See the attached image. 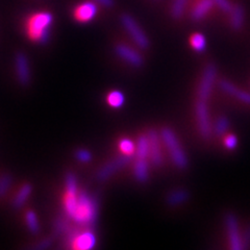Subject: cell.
Instances as JSON below:
<instances>
[{
	"label": "cell",
	"mask_w": 250,
	"mask_h": 250,
	"mask_svg": "<svg viewBox=\"0 0 250 250\" xmlns=\"http://www.w3.org/2000/svg\"><path fill=\"white\" fill-rule=\"evenodd\" d=\"M65 212L69 218L81 225L91 224L97 217V203L87 193H66Z\"/></svg>",
	"instance_id": "obj_1"
},
{
	"label": "cell",
	"mask_w": 250,
	"mask_h": 250,
	"mask_svg": "<svg viewBox=\"0 0 250 250\" xmlns=\"http://www.w3.org/2000/svg\"><path fill=\"white\" fill-rule=\"evenodd\" d=\"M190 44L192 46V48L194 50H196L198 52H202L203 50L206 49V46H207V40L205 36L202 34L196 33L191 36L190 38Z\"/></svg>",
	"instance_id": "obj_22"
},
{
	"label": "cell",
	"mask_w": 250,
	"mask_h": 250,
	"mask_svg": "<svg viewBox=\"0 0 250 250\" xmlns=\"http://www.w3.org/2000/svg\"><path fill=\"white\" fill-rule=\"evenodd\" d=\"M66 193H77L76 178L73 174H68L66 177Z\"/></svg>",
	"instance_id": "obj_28"
},
{
	"label": "cell",
	"mask_w": 250,
	"mask_h": 250,
	"mask_svg": "<svg viewBox=\"0 0 250 250\" xmlns=\"http://www.w3.org/2000/svg\"><path fill=\"white\" fill-rule=\"evenodd\" d=\"M161 139L165 143L174 165L179 169H185L188 166V159L174 132L168 127L163 128L161 131Z\"/></svg>",
	"instance_id": "obj_3"
},
{
	"label": "cell",
	"mask_w": 250,
	"mask_h": 250,
	"mask_svg": "<svg viewBox=\"0 0 250 250\" xmlns=\"http://www.w3.org/2000/svg\"><path fill=\"white\" fill-rule=\"evenodd\" d=\"M50 245H51V240L50 239H46V240H43L41 242H39V243L36 246H34V248L41 250V249L48 248Z\"/></svg>",
	"instance_id": "obj_34"
},
{
	"label": "cell",
	"mask_w": 250,
	"mask_h": 250,
	"mask_svg": "<svg viewBox=\"0 0 250 250\" xmlns=\"http://www.w3.org/2000/svg\"><path fill=\"white\" fill-rule=\"evenodd\" d=\"M213 2L224 13H229L232 7V4L229 0H213Z\"/></svg>",
	"instance_id": "obj_31"
},
{
	"label": "cell",
	"mask_w": 250,
	"mask_h": 250,
	"mask_svg": "<svg viewBox=\"0 0 250 250\" xmlns=\"http://www.w3.org/2000/svg\"><path fill=\"white\" fill-rule=\"evenodd\" d=\"M52 23V15L48 12L37 13L27 20L26 31L33 41L44 44L49 40V27Z\"/></svg>",
	"instance_id": "obj_2"
},
{
	"label": "cell",
	"mask_w": 250,
	"mask_h": 250,
	"mask_svg": "<svg viewBox=\"0 0 250 250\" xmlns=\"http://www.w3.org/2000/svg\"><path fill=\"white\" fill-rule=\"evenodd\" d=\"M219 87H220V89L226 94H229V95L241 101L242 104L250 105V93L238 88L237 85H234L232 83L226 80H222L219 82Z\"/></svg>",
	"instance_id": "obj_14"
},
{
	"label": "cell",
	"mask_w": 250,
	"mask_h": 250,
	"mask_svg": "<svg viewBox=\"0 0 250 250\" xmlns=\"http://www.w3.org/2000/svg\"><path fill=\"white\" fill-rule=\"evenodd\" d=\"M15 68L17 80L21 85H27L30 83V66L26 54L18 52L15 58Z\"/></svg>",
	"instance_id": "obj_10"
},
{
	"label": "cell",
	"mask_w": 250,
	"mask_h": 250,
	"mask_svg": "<svg viewBox=\"0 0 250 250\" xmlns=\"http://www.w3.org/2000/svg\"><path fill=\"white\" fill-rule=\"evenodd\" d=\"M148 143H149V158L154 166L160 167L163 164V153L161 146V136L153 129L147 134Z\"/></svg>",
	"instance_id": "obj_11"
},
{
	"label": "cell",
	"mask_w": 250,
	"mask_h": 250,
	"mask_svg": "<svg viewBox=\"0 0 250 250\" xmlns=\"http://www.w3.org/2000/svg\"><path fill=\"white\" fill-rule=\"evenodd\" d=\"M106 101L109 106L114 108H119L124 104V95L120 91H112L107 95Z\"/></svg>",
	"instance_id": "obj_23"
},
{
	"label": "cell",
	"mask_w": 250,
	"mask_h": 250,
	"mask_svg": "<svg viewBox=\"0 0 250 250\" xmlns=\"http://www.w3.org/2000/svg\"><path fill=\"white\" fill-rule=\"evenodd\" d=\"M136 156L139 159L149 158V143L147 136H140L136 145Z\"/></svg>",
	"instance_id": "obj_20"
},
{
	"label": "cell",
	"mask_w": 250,
	"mask_h": 250,
	"mask_svg": "<svg viewBox=\"0 0 250 250\" xmlns=\"http://www.w3.org/2000/svg\"><path fill=\"white\" fill-rule=\"evenodd\" d=\"M121 24L127 34L131 38V40L136 43L141 49H147L149 47V40L143 31V29L139 26L137 21L131 17L130 15L123 14L121 16Z\"/></svg>",
	"instance_id": "obj_4"
},
{
	"label": "cell",
	"mask_w": 250,
	"mask_h": 250,
	"mask_svg": "<svg viewBox=\"0 0 250 250\" xmlns=\"http://www.w3.org/2000/svg\"><path fill=\"white\" fill-rule=\"evenodd\" d=\"M25 220L28 229L33 232V233H38L39 230H40V225H39V221L37 215L33 212V210H28L25 215Z\"/></svg>",
	"instance_id": "obj_25"
},
{
	"label": "cell",
	"mask_w": 250,
	"mask_h": 250,
	"mask_svg": "<svg viewBox=\"0 0 250 250\" xmlns=\"http://www.w3.org/2000/svg\"><path fill=\"white\" fill-rule=\"evenodd\" d=\"M134 174L138 182L145 183L149 177V167H148L147 159L137 158L134 165Z\"/></svg>",
	"instance_id": "obj_17"
},
{
	"label": "cell",
	"mask_w": 250,
	"mask_h": 250,
	"mask_svg": "<svg viewBox=\"0 0 250 250\" xmlns=\"http://www.w3.org/2000/svg\"><path fill=\"white\" fill-rule=\"evenodd\" d=\"M97 14V5L95 2L85 1L81 4H78L74 11L73 16L74 19L81 23H87L94 19Z\"/></svg>",
	"instance_id": "obj_12"
},
{
	"label": "cell",
	"mask_w": 250,
	"mask_h": 250,
	"mask_svg": "<svg viewBox=\"0 0 250 250\" xmlns=\"http://www.w3.org/2000/svg\"><path fill=\"white\" fill-rule=\"evenodd\" d=\"M31 192H33V187H31L29 184L23 185L18 193L15 195V197L13 199V207L14 208H21L23 206L25 205L27 199L29 198Z\"/></svg>",
	"instance_id": "obj_18"
},
{
	"label": "cell",
	"mask_w": 250,
	"mask_h": 250,
	"mask_svg": "<svg viewBox=\"0 0 250 250\" xmlns=\"http://www.w3.org/2000/svg\"><path fill=\"white\" fill-rule=\"evenodd\" d=\"M245 12L241 4L232 5L229 12V25L233 30H240L244 25Z\"/></svg>",
	"instance_id": "obj_16"
},
{
	"label": "cell",
	"mask_w": 250,
	"mask_h": 250,
	"mask_svg": "<svg viewBox=\"0 0 250 250\" xmlns=\"http://www.w3.org/2000/svg\"><path fill=\"white\" fill-rule=\"evenodd\" d=\"M115 52L120 59H122L124 62H126L127 64L134 67L139 68L142 66L144 62L143 57L141 56L137 50L132 49L131 47H129L126 44H117L115 46Z\"/></svg>",
	"instance_id": "obj_9"
},
{
	"label": "cell",
	"mask_w": 250,
	"mask_h": 250,
	"mask_svg": "<svg viewBox=\"0 0 250 250\" xmlns=\"http://www.w3.org/2000/svg\"><path fill=\"white\" fill-rule=\"evenodd\" d=\"M69 226L67 222L64 220V219H58L54 223V230H56L57 233H64L69 230Z\"/></svg>",
	"instance_id": "obj_32"
},
{
	"label": "cell",
	"mask_w": 250,
	"mask_h": 250,
	"mask_svg": "<svg viewBox=\"0 0 250 250\" xmlns=\"http://www.w3.org/2000/svg\"><path fill=\"white\" fill-rule=\"evenodd\" d=\"M91 158H92L91 153L85 149H80L76 152V159L81 163H88L91 161Z\"/></svg>",
	"instance_id": "obj_33"
},
{
	"label": "cell",
	"mask_w": 250,
	"mask_h": 250,
	"mask_svg": "<svg viewBox=\"0 0 250 250\" xmlns=\"http://www.w3.org/2000/svg\"><path fill=\"white\" fill-rule=\"evenodd\" d=\"M190 195L189 192L186 190H175L171 192L167 196V203L172 207L179 206L185 203L188 199H189Z\"/></svg>",
	"instance_id": "obj_19"
},
{
	"label": "cell",
	"mask_w": 250,
	"mask_h": 250,
	"mask_svg": "<svg viewBox=\"0 0 250 250\" xmlns=\"http://www.w3.org/2000/svg\"><path fill=\"white\" fill-rule=\"evenodd\" d=\"M224 221L226 232H228L229 248L231 250L243 249V246H242V233L240 230V226L236 215L232 213L226 214Z\"/></svg>",
	"instance_id": "obj_6"
},
{
	"label": "cell",
	"mask_w": 250,
	"mask_h": 250,
	"mask_svg": "<svg viewBox=\"0 0 250 250\" xmlns=\"http://www.w3.org/2000/svg\"><path fill=\"white\" fill-rule=\"evenodd\" d=\"M242 246H243V249L250 248V224H248L242 231Z\"/></svg>",
	"instance_id": "obj_30"
},
{
	"label": "cell",
	"mask_w": 250,
	"mask_h": 250,
	"mask_svg": "<svg viewBox=\"0 0 250 250\" xmlns=\"http://www.w3.org/2000/svg\"><path fill=\"white\" fill-rule=\"evenodd\" d=\"M188 0H173L171 5V16L172 18L178 20L184 15Z\"/></svg>",
	"instance_id": "obj_21"
},
{
	"label": "cell",
	"mask_w": 250,
	"mask_h": 250,
	"mask_svg": "<svg viewBox=\"0 0 250 250\" xmlns=\"http://www.w3.org/2000/svg\"><path fill=\"white\" fill-rule=\"evenodd\" d=\"M229 128V121L226 118L225 116L219 117L217 119L215 125H214V130L217 136H225L226 132H228Z\"/></svg>",
	"instance_id": "obj_24"
},
{
	"label": "cell",
	"mask_w": 250,
	"mask_h": 250,
	"mask_svg": "<svg viewBox=\"0 0 250 250\" xmlns=\"http://www.w3.org/2000/svg\"><path fill=\"white\" fill-rule=\"evenodd\" d=\"M224 146L228 148L229 150H233L237 147L238 140L234 135H226L224 137Z\"/></svg>",
	"instance_id": "obj_29"
},
{
	"label": "cell",
	"mask_w": 250,
	"mask_h": 250,
	"mask_svg": "<svg viewBox=\"0 0 250 250\" xmlns=\"http://www.w3.org/2000/svg\"><path fill=\"white\" fill-rule=\"evenodd\" d=\"M214 6L213 0H196L191 11V19L195 22L201 21L207 17Z\"/></svg>",
	"instance_id": "obj_15"
},
{
	"label": "cell",
	"mask_w": 250,
	"mask_h": 250,
	"mask_svg": "<svg viewBox=\"0 0 250 250\" xmlns=\"http://www.w3.org/2000/svg\"><path fill=\"white\" fill-rule=\"evenodd\" d=\"M12 183V176L10 174H3L0 176V198L4 197L6 193L9 192Z\"/></svg>",
	"instance_id": "obj_27"
},
{
	"label": "cell",
	"mask_w": 250,
	"mask_h": 250,
	"mask_svg": "<svg viewBox=\"0 0 250 250\" xmlns=\"http://www.w3.org/2000/svg\"><path fill=\"white\" fill-rule=\"evenodd\" d=\"M119 149L124 155L131 156L136 153V145L129 139H122L119 142Z\"/></svg>",
	"instance_id": "obj_26"
},
{
	"label": "cell",
	"mask_w": 250,
	"mask_h": 250,
	"mask_svg": "<svg viewBox=\"0 0 250 250\" xmlns=\"http://www.w3.org/2000/svg\"><path fill=\"white\" fill-rule=\"evenodd\" d=\"M70 242H71V248L73 249L88 250L95 246L96 238L91 231H77Z\"/></svg>",
	"instance_id": "obj_13"
},
{
	"label": "cell",
	"mask_w": 250,
	"mask_h": 250,
	"mask_svg": "<svg viewBox=\"0 0 250 250\" xmlns=\"http://www.w3.org/2000/svg\"><path fill=\"white\" fill-rule=\"evenodd\" d=\"M94 1L104 7H108V9L109 7H113L115 4V0H94Z\"/></svg>",
	"instance_id": "obj_35"
},
{
	"label": "cell",
	"mask_w": 250,
	"mask_h": 250,
	"mask_svg": "<svg viewBox=\"0 0 250 250\" xmlns=\"http://www.w3.org/2000/svg\"><path fill=\"white\" fill-rule=\"evenodd\" d=\"M130 161H131V156L123 154L122 156H119V158H115L112 161L107 162L105 165H104L98 170L96 174L97 179L99 182L107 181V179L109 177H112L113 174H115L117 171L122 169L125 165H127Z\"/></svg>",
	"instance_id": "obj_8"
},
{
	"label": "cell",
	"mask_w": 250,
	"mask_h": 250,
	"mask_svg": "<svg viewBox=\"0 0 250 250\" xmlns=\"http://www.w3.org/2000/svg\"><path fill=\"white\" fill-rule=\"evenodd\" d=\"M208 101L197 99L195 104V116H196L199 134L203 139H208L212 135V124L209 120Z\"/></svg>",
	"instance_id": "obj_5"
},
{
	"label": "cell",
	"mask_w": 250,
	"mask_h": 250,
	"mask_svg": "<svg viewBox=\"0 0 250 250\" xmlns=\"http://www.w3.org/2000/svg\"><path fill=\"white\" fill-rule=\"evenodd\" d=\"M217 70L214 65H208L203 70L201 81L198 87V99L208 101L212 94L214 83L216 82Z\"/></svg>",
	"instance_id": "obj_7"
}]
</instances>
